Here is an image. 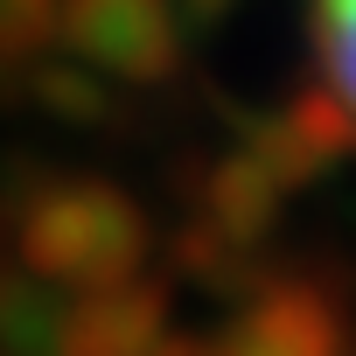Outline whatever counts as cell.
Instances as JSON below:
<instances>
[{
  "label": "cell",
  "instance_id": "obj_1",
  "mask_svg": "<svg viewBox=\"0 0 356 356\" xmlns=\"http://www.w3.org/2000/svg\"><path fill=\"white\" fill-rule=\"evenodd\" d=\"M314 42H321V63H328L342 112L356 119V0H314Z\"/></svg>",
  "mask_w": 356,
  "mask_h": 356
}]
</instances>
